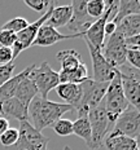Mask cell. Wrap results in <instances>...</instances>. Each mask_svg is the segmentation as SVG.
I'll use <instances>...</instances> for the list:
<instances>
[{
	"label": "cell",
	"instance_id": "44dd1931",
	"mask_svg": "<svg viewBox=\"0 0 140 150\" xmlns=\"http://www.w3.org/2000/svg\"><path fill=\"white\" fill-rule=\"evenodd\" d=\"M132 14H140V1L139 0H118L117 12L112 18V22L118 25L121 20Z\"/></svg>",
	"mask_w": 140,
	"mask_h": 150
},
{
	"label": "cell",
	"instance_id": "74e56055",
	"mask_svg": "<svg viewBox=\"0 0 140 150\" xmlns=\"http://www.w3.org/2000/svg\"><path fill=\"white\" fill-rule=\"evenodd\" d=\"M64 150H70V148H69V146H65Z\"/></svg>",
	"mask_w": 140,
	"mask_h": 150
},
{
	"label": "cell",
	"instance_id": "ba28073f",
	"mask_svg": "<svg viewBox=\"0 0 140 150\" xmlns=\"http://www.w3.org/2000/svg\"><path fill=\"white\" fill-rule=\"evenodd\" d=\"M55 5H56L55 1H52L51 5L48 7V9L44 12V14H43L42 17L38 18L36 21H34L33 23H29L26 29H23L21 33L16 34V42H14L13 47H12V51H13V58H16L21 52H23L25 49L30 48V47L33 45V43H34V40H35V36H36V34H38L39 29L45 23V21L48 20L49 14H51V12H52V9H53Z\"/></svg>",
	"mask_w": 140,
	"mask_h": 150
},
{
	"label": "cell",
	"instance_id": "8992f818",
	"mask_svg": "<svg viewBox=\"0 0 140 150\" xmlns=\"http://www.w3.org/2000/svg\"><path fill=\"white\" fill-rule=\"evenodd\" d=\"M122 91L129 104L139 109L140 106V70L124 64L118 69Z\"/></svg>",
	"mask_w": 140,
	"mask_h": 150
},
{
	"label": "cell",
	"instance_id": "83f0119b",
	"mask_svg": "<svg viewBox=\"0 0 140 150\" xmlns=\"http://www.w3.org/2000/svg\"><path fill=\"white\" fill-rule=\"evenodd\" d=\"M52 128L58 136H70L73 135V122L69 119H61L56 120L53 124H52Z\"/></svg>",
	"mask_w": 140,
	"mask_h": 150
},
{
	"label": "cell",
	"instance_id": "e0dca14e",
	"mask_svg": "<svg viewBox=\"0 0 140 150\" xmlns=\"http://www.w3.org/2000/svg\"><path fill=\"white\" fill-rule=\"evenodd\" d=\"M71 18V7L70 5H60V7H53L48 20L45 21L47 26L53 27L57 30L58 27H64L69 23Z\"/></svg>",
	"mask_w": 140,
	"mask_h": 150
},
{
	"label": "cell",
	"instance_id": "8fae6325",
	"mask_svg": "<svg viewBox=\"0 0 140 150\" xmlns=\"http://www.w3.org/2000/svg\"><path fill=\"white\" fill-rule=\"evenodd\" d=\"M116 12H117V1H109L107 4V9H105L104 14L100 18L95 20V22L85 33L83 38H85L86 42H88L93 48L100 52L105 42V31H104L105 23H107V21H109V17L112 14H116Z\"/></svg>",
	"mask_w": 140,
	"mask_h": 150
},
{
	"label": "cell",
	"instance_id": "3957f363",
	"mask_svg": "<svg viewBox=\"0 0 140 150\" xmlns=\"http://www.w3.org/2000/svg\"><path fill=\"white\" fill-rule=\"evenodd\" d=\"M87 118H88L90 126H91V144L88 148L95 150L100 149L102 142H104L105 137H107L109 129H110L112 124L108 119L107 110H105L104 100L97 106L92 108L91 110L87 112Z\"/></svg>",
	"mask_w": 140,
	"mask_h": 150
},
{
	"label": "cell",
	"instance_id": "4316f807",
	"mask_svg": "<svg viewBox=\"0 0 140 150\" xmlns=\"http://www.w3.org/2000/svg\"><path fill=\"white\" fill-rule=\"evenodd\" d=\"M27 25H29V22H27L26 18H23V17H14V18H12V20L7 21V22L3 25L0 29L12 31V33H14V34H18V33H21L23 29H26Z\"/></svg>",
	"mask_w": 140,
	"mask_h": 150
},
{
	"label": "cell",
	"instance_id": "ac0fdd59",
	"mask_svg": "<svg viewBox=\"0 0 140 150\" xmlns=\"http://www.w3.org/2000/svg\"><path fill=\"white\" fill-rule=\"evenodd\" d=\"M35 66L36 65H31V66L26 67L23 71H21L20 74L13 75L8 82H5L1 87H0V102L5 101V100H8V98L14 97V93H16V89H17L18 84L21 83V80H22L23 78H26L27 75L31 73V70H33Z\"/></svg>",
	"mask_w": 140,
	"mask_h": 150
},
{
	"label": "cell",
	"instance_id": "277c9868",
	"mask_svg": "<svg viewBox=\"0 0 140 150\" xmlns=\"http://www.w3.org/2000/svg\"><path fill=\"white\" fill-rule=\"evenodd\" d=\"M109 83H97L92 79V78H87L80 83L83 89V95L80 104L78 106V118L79 117H86L87 112L91 110L92 108L97 106L105 97V93L108 89Z\"/></svg>",
	"mask_w": 140,
	"mask_h": 150
},
{
	"label": "cell",
	"instance_id": "30bf717a",
	"mask_svg": "<svg viewBox=\"0 0 140 150\" xmlns=\"http://www.w3.org/2000/svg\"><path fill=\"white\" fill-rule=\"evenodd\" d=\"M126 53L127 47L124 44V38L117 31L108 36L101 49V54L114 69H119L126 64Z\"/></svg>",
	"mask_w": 140,
	"mask_h": 150
},
{
	"label": "cell",
	"instance_id": "836d02e7",
	"mask_svg": "<svg viewBox=\"0 0 140 150\" xmlns=\"http://www.w3.org/2000/svg\"><path fill=\"white\" fill-rule=\"evenodd\" d=\"M13 51L12 48H7V47H0V66L3 65H8L13 62Z\"/></svg>",
	"mask_w": 140,
	"mask_h": 150
},
{
	"label": "cell",
	"instance_id": "ab89813d",
	"mask_svg": "<svg viewBox=\"0 0 140 150\" xmlns=\"http://www.w3.org/2000/svg\"><path fill=\"white\" fill-rule=\"evenodd\" d=\"M0 117H3V115H1V114H0Z\"/></svg>",
	"mask_w": 140,
	"mask_h": 150
},
{
	"label": "cell",
	"instance_id": "7a4b0ae2",
	"mask_svg": "<svg viewBox=\"0 0 140 150\" xmlns=\"http://www.w3.org/2000/svg\"><path fill=\"white\" fill-rule=\"evenodd\" d=\"M104 105H105V110H107L108 119L110 122L112 126H113L114 122L117 120V118L119 117L130 105L129 101H127L123 95L118 69L116 71L114 78L110 80V83L108 84V89H107V93H105V97H104Z\"/></svg>",
	"mask_w": 140,
	"mask_h": 150
},
{
	"label": "cell",
	"instance_id": "4fadbf2b",
	"mask_svg": "<svg viewBox=\"0 0 140 150\" xmlns=\"http://www.w3.org/2000/svg\"><path fill=\"white\" fill-rule=\"evenodd\" d=\"M86 5V0H74V1H71V18L66 26L70 31H73V34H85L87 29L95 22V20L87 14Z\"/></svg>",
	"mask_w": 140,
	"mask_h": 150
},
{
	"label": "cell",
	"instance_id": "5b68a950",
	"mask_svg": "<svg viewBox=\"0 0 140 150\" xmlns=\"http://www.w3.org/2000/svg\"><path fill=\"white\" fill-rule=\"evenodd\" d=\"M29 79L34 83L38 89V96L47 98L48 93L60 84L58 73L49 66L48 62H42L39 66H35L29 74Z\"/></svg>",
	"mask_w": 140,
	"mask_h": 150
},
{
	"label": "cell",
	"instance_id": "f1b7e54d",
	"mask_svg": "<svg viewBox=\"0 0 140 150\" xmlns=\"http://www.w3.org/2000/svg\"><path fill=\"white\" fill-rule=\"evenodd\" d=\"M18 141V129L17 128H11L9 127L1 136H0V142L4 146H13Z\"/></svg>",
	"mask_w": 140,
	"mask_h": 150
},
{
	"label": "cell",
	"instance_id": "f35d334b",
	"mask_svg": "<svg viewBox=\"0 0 140 150\" xmlns=\"http://www.w3.org/2000/svg\"><path fill=\"white\" fill-rule=\"evenodd\" d=\"M14 150H22V149H18V148H14Z\"/></svg>",
	"mask_w": 140,
	"mask_h": 150
},
{
	"label": "cell",
	"instance_id": "d6986e66",
	"mask_svg": "<svg viewBox=\"0 0 140 150\" xmlns=\"http://www.w3.org/2000/svg\"><path fill=\"white\" fill-rule=\"evenodd\" d=\"M36 96H38V89L34 86V83L29 79V75H27V76L23 78V79L21 80V83L18 84L17 89H16V93H14V97L23 106H26V108L29 109L30 102L33 101Z\"/></svg>",
	"mask_w": 140,
	"mask_h": 150
},
{
	"label": "cell",
	"instance_id": "d4e9b609",
	"mask_svg": "<svg viewBox=\"0 0 140 150\" xmlns=\"http://www.w3.org/2000/svg\"><path fill=\"white\" fill-rule=\"evenodd\" d=\"M73 135L80 137L82 140H85L87 146H90L91 144V126H90L88 118L86 117H79L75 122H73Z\"/></svg>",
	"mask_w": 140,
	"mask_h": 150
},
{
	"label": "cell",
	"instance_id": "ffe728a7",
	"mask_svg": "<svg viewBox=\"0 0 140 150\" xmlns=\"http://www.w3.org/2000/svg\"><path fill=\"white\" fill-rule=\"evenodd\" d=\"M108 150H139L138 140L130 139L122 135H113L109 133L104 140Z\"/></svg>",
	"mask_w": 140,
	"mask_h": 150
},
{
	"label": "cell",
	"instance_id": "1f68e13d",
	"mask_svg": "<svg viewBox=\"0 0 140 150\" xmlns=\"http://www.w3.org/2000/svg\"><path fill=\"white\" fill-rule=\"evenodd\" d=\"M16 42V34L8 30H1L0 29V47H7L12 48Z\"/></svg>",
	"mask_w": 140,
	"mask_h": 150
},
{
	"label": "cell",
	"instance_id": "603a6c76",
	"mask_svg": "<svg viewBox=\"0 0 140 150\" xmlns=\"http://www.w3.org/2000/svg\"><path fill=\"white\" fill-rule=\"evenodd\" d=\"M88 76V70L85 64H80L78 67L73 69V70H60L58 71V79L60 83H74L79 84L83 80H86Z\"/></svg>",
	"mask_w": 140,
	"mask_h": 150
},
{
	"label": "cell",
	"instance_id": "2e32d148",
	"mask_svg": "<svg viewBox=\"0 0 140 150\" xmlns=\"http://www.w3.org/2000/svg\"><path fill=\"white\" fill-rule=\"evenodd\" d=\"M0 114L3 117H9L17 119L18 122L29 120V114H27V108L23 106L16 97L8 98L5 101L0 102Z\"/></svg>",
	"mask_w": 140,
	"mask_h": 150
},
{
	"label": "cell",
	"instance_id": "9c48e42d",
	"mask_svg": "<svg viewBox=\"0 0 140 150\" xmlns=\"http://www.w3.org/2000/svg\"><path fill=\"white\" fill-rule=\"evenodd\" d=\"M139 129H140V111L139 109L129 105V108L114 122L113 131L110 133L127 136L130 139L138 140Z\"/></svg>",
	"mask_w": 140,
	"mask_h": 150
},
{
	"label": "cell",
	"instance_id": "d590c367",
	"mask_svg": "<svg viewBox=\"0 0 140 150\" xmlns=\"http://www.w3.org/2000/svg\"><path fill=\"white\" fill-rule=\"evenodd\" d=\"M117 30V25L113 23L112 21H107L105 23V27H104V31H105V36H110L112 34H114Z\"/></svg>",
	"mask_w": 140,
	"mask_h": 150
},
{
	"label": "cell",
	"instance_id": "52a82bcc",
	"mask_svg": "<svg viewBox=\"0 0 140 150\" xmlns=\"http://www.w3.org/2000/svg\"><path fill=\"white\" fill-rule=\"evenodd\" d=\"M16 148L22 150H48V139L36 131L29 120H22L20 122Z\"/></svg>",
	"mask_w": 140,
	"mask_h": 150
},
{
	"label": "cell",
	"instance_id": "f546056e",
	"mask_svg": "<svg viewBox=\"0 0 140 150\" xmlns=\"http://www.w3.org/2000/svg\"><path fill=\"white\" fill-rule=\"evenodd\" d=\"M51 3L52 1H49V0H25V4L33 11L38 12V13L47 11L48 7L51 5Z\"/></svg>",
	"mask_w": 140,
	"mask_h": 150
},
{
	"label": "cell",
	"instance_id": "7c38bea8",
	"mask_svg": "<svg viewBox=\"0 0 140 150\" xmlns=\"http://www.w3.org/2000/svg\"><path fill=\"white\" fill-rule=\"evenodd\" d=\"M86 44L90 51V56H91L92 61V79L97 83H110V80L116 75L117 69H114L112 65L108 64V61L104 58L100 51L95 49L88 42H86Z\"/></svg>",
	"mask_w": 140,
	"mask_h": 150
},
{
	"label": "cell",
	"instance_id": "7402d4cb",
	"mask_svg": "<svg viewBox=\"0 0 140 150\" xmlns=\"http://www.w3.org/2000/svg\"><path fill=\"white\" fill-rule=\"evenodd\" d=\"M117 33H119L124 39L140 34V14H132L124 17L117 25Z\"/></svg>",
	"mask_w": 140,
	"mask_h": 150
},
{
	"label": "cell",
	"instance_id": "cb8c5ba5",
	"mask_svg": "<svg viewBox=\"0 0 140 150\" xmlns=\"http://www.w3.org/2000/svg\"><path fill=\"white\" fill-rule=\"evenodd\" d=\"M56 58L60 62L61 70H73L82 64V57L74 49H64L57 52Z\"/></svg>",
	"mask_w": 140,
	"mask_h": 150
},
{
	"label": "cell",
	"instance_id": "8d00e7d4",
	"mask_svg": "<svg viewBox=\"0 0 140 150\" xmlns=\"http://www.w3.org/2000/svg\"><path fill=\"white\" fill-rule=\"evenodd\" d=\"M9 128V120L4 117H0V136Z\"/></svg>",
	"mask_w": 140,
	"mask_h": 150
},
{
	"label": "cell",
	"instance_id": "d6a6232c",
	"mask_svg": "<svg viewBox=\"0 0 140 150\" xmlns=\"http://www.w3.org/2000/svg\"><path fill=\"white\" fill-rule=\"evenodd\" d=\"M14 67H16L14 62H11V64H8V65H3V66H0V87L13 76Z\"/></svg>",
	"mask_w": 140,
	"mask_h": 150
},
{
	"label": "cell",
	"instance_id": "4dcf8cb0",
	"mask_svg": "<svg viewBox=\"0 0 140 150\" xmlns=\"http://www.w3.org/2000/svg\"><path fill=\"white\" fill-rule=\"evenodd\" d=\"M126 62H129L130 66L140 70V51L139 48H130L126 53Z\"/></svg>",
	"mask_w": 140,
	"mask_h": 150
},
{
	"label": "cell",
	"instance_id": "484cf974",
	"mask_svg": "<svg viewBox=\"0 0 140 150\" xmlns=\"http://www.w3.org/2000/svg\"><path fill=\"white\" fill-rule=\"evenodd\" d=\"M107 4L108 3L104 0H90V1H87L86 5L87 14L93 20H97L104 14L105 9H107Z\"/></svg>",
	"mask_w": 140,
	"mask_h": 150
},
{
	"label": "cell",
	"instance_id": "6da1fadb",
	"mask_svg": "<svg viewBox=\"0 0 140 150\" xmlns=\"http://www.w3.org/2000/svg\"><path fill=\"white\" fill-rule=\"evenodd\" d=\"M71 110L73 108L68 104H60V102H55L48 98H42L36 96L30 102L27 114L31 119V126L36 131L42 132L44 128L52 127L56 120L61 119L62 115Z\"/></svg>",
	"mask_w": 140,
	"mask_h": 150
},
{
	"label": "cell",
	"instance_id": "5bb4252c",
	"mask_svg": "<svg viewBox=\"0 0 140 150\" xmlns=\"http://www.w3.org/2000/svg\"><path fill=\"white\" fill-rule=\"evenodd\" d=\"M85 34H69L65 35L61 34L60 31H57L53 27H49L47 25H43L39 29L38 34L35 36L33 45L36 47H51L56 44V43L61 42V40H69V39H77V38H83Z\"/></svg>",
	"mask_w": 140,
	"mask_h": 150
},
{
	"label": "cell",
	"instance_id": "9a60e30c",
	"mask_svg": "<svg viewBox=\"0 0 140 150\" xmlns=\"http://www.w3.org/2000/svg\"><path fill=\"white\" fill-rule=\"evenodd\" d=\"M55 89H56V93L58 95V97L64 100L68 105H70L73 108V110H77L83 95V89L80 83L79 84L60 83Z\"/></svg>",
	"mask_w": 140,
	"mask_h": 150
},
{
	"label": "cell",
	"instance_id": "e575fe53",
	"mask_svg": "<svg viewBox=\"0 0 140 150\" xmlns=\"http://www.w3.org/2000/svg\"><path fill=\"white\" fill-rule=\"evenodd\" d=\"M124 44H126L127 49H130V48H139L140 36L135 35V36H131V38H126V39H124Z\"/></svg>",
	"mask_w": 140,
	"mask_h": 150
}]
</instances>
